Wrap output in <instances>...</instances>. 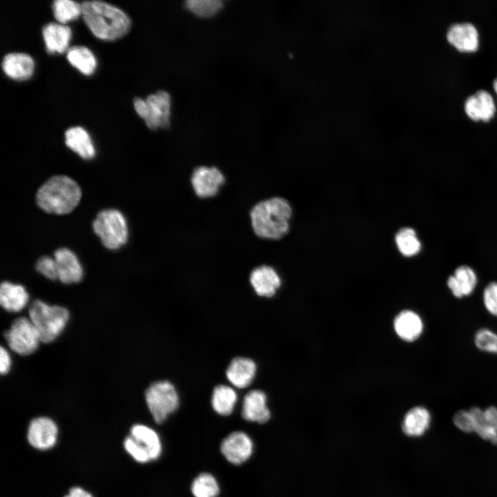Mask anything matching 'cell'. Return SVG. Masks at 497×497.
<instances>
[{
	"mask_svg": "<svg viewBox=\"0 0 497 497\" xmlns=\"http://www.w3.org/2000/svg\"><path fill=\"white\" fill-rule=\"evenodd\" d=\"M65 497H92L90 494L80 487H72Z\"/></svg>",
	"mask_w": 497,
	"mask_h": 497,
	"instance_id": "39",
	"label": "cell"
},
{
	"mask_svg": "<svg viewBox=\"0 0 497 497\" xmlns=\"http://www.w3.org/2000/svg\"><path fill=\"white\" fill-rule=\"evenodd\" d=\"M134 108L137 113L152 130L166 128L170 125V97L163 90L148 95L146 99L135 97Z\"/></svg>",
	"mask_w": 497,
	"mask_h": 497,
	"instance_id": "6",
	"label": "cell"
},
{
	"mask_svg": "<svg viewBox=\"0 0 497 497\" xmlns=\"http://www.w3.org/2000/svg\"><path fill=\"white\" fill-rule=\"evenodd\" d=\"M242 416L249 422L265 423L271 418L266 405V396L260 390H251L244 398Z\"/></svg>",
	"mask_w": 497,
	"mask_h": 497,
	"instance_id": "15",
	"label": "cell"
},
{
	"mask_svg": "<svg viewBox=\"0 0 497 497\" xmlns=\"http://www.w3.org/2000/svg\"><path fill=\"white\" fill-rule=\"evenodd\" d=\"M431 422L429 411L425 407L416 406L405 414L401 429L403 433L408 437H420L429 429Z\"/></svg>",
	"mask_w": 497,
	"mask_h": 497,
	"instance_id": "19",
	"label": "cell"
},
{
	"mask_svg": "<svg viewBox=\"0 0 497 497\" xmlns=\"http://www.w3.org/2000/svg\"><path fill=\"white\" fill-rule=\"evenodd\" d=\"M68 62L85 75H91L97 67V60L90 49L82 46L68 48L66 55Z\"/></svg>",
	"mask_w": 497,
	"mask_h": 497,
	"instance_id": "27",
	"label": "cell"
},
{
	"mask_svg": "<svg viewBox=\"0 0 497 497\" xmlns=\"http://www.w3.org/2000/svg\"><path fill=\"white\" fill-rule=\"evenodd\" d=\"M393 328L400 339L407 342H411L421 335L424 324L418 313L407 309L402 311L396 316L393 320Z\"/></svg>",
	"mask_w": 497,
	"mask_h": 497,
	"instance_id": "18",
	"label": "cell"
},
{
	"mask_svg": "<svg viewBox=\"0 0 497 497\" xmlns=\"http://www.w3.org/2000/svg\"><path fill=\"white\" fill-rule=\"evenodd\" d=\"M256 371L253 360L248 358L237 357L233 359L226 369V377L235 387L243 389L252 382Z\"/></svg>",
	"mask_w": 497,
	"mask_h": 497,
	"instance_id": "22",
	"label": "cell"
},
{
	"mask_svg": "<svg viewBox=\"0 0 497 497\" xmlns=\"http://www.w3.org/2000/svg\"><path fill=\"white\" fill-rule=\"evenodd\" d=\"M292 208L282 197H273L259 202L250 211L252 229L259 237L277 240L289 231Z\"/></svg>",
	"mask_w": 497,
	"mask_h": 497,
	"instance_id": "2",
	"label": "cell"
},
{
	"mask_svg": "<svg viewBox=\"0 0 497 497\" xmlns=\"http://www.w3.org/2000/svg\"><path fill=\"white\" fill-rule=\"evenodd\" d=\"M54 17L60 23L77 19L82 13L81 5L70 0H56L52 3Z\"/></svg>",
	"mask_w": 497,
	"mask_h": 497,
	"instance_id": "31",
	"label": "cell"
},
{
	"mask_svg": "<svg viewBox=\"0 0 497 497\" xmlns=\"http://www.w3.org/2000/svg\"><path fill=\"white\" fill-rule=\"evenodd\" d=\"M92 228L104 246L109 249H117L127 242L128 231L126 221L118 210L100 211L93 221Z\"/></svg>",
	"mask_w": 497,
	"mask_h": 497,
	"instance_id": "5",
	"label": "cell"
},
{
	"mask_svg": "<svg viewBox=\"0 0 497 497\" xmlns=\"http://www.w3.org/2000/svg\"><path fill=\"white\" fill-rule=\"evenodd\" d=\"M29 317L41 342L48 343L61 333L68 321L69 312L61 306H51L35 300L29 307Z\"/></svg>",
	"mask_w": 497,
	"mask_h": 497,
	"instance_id": "4",
	"label": "cell"
},
{
	"mask_svg": "<svg viewBox=\"0 0 497 497\" xmlns=\"http://www.w3.org/2000/svg\"><path fill=\"white\" fill-rule=\"evenodd\" d=\"M130 436L148 451L151 460L159 458L162 445L159 436L153 429L146 425H135L131 428Z\"/></svg>",
	"mask_w": 497,
	"mask_h": 497,
	"instance_id": "26",
	"label": "cell"
},
{
	"mask_svg": "<svg viewBox=\"0 0 497 497\" xmlns=\"http://www.w3.org/2000/svg\"><path fill=\"white\" fill-rule=\"evenodd\" d=\"M10 356L3 347L0 349V371L2 375L6 374L10 369Z\"/></svg>",
	"mask_w": 497,
	"mask_h": 497,
	"instance_id": "38",
	"label": "cell"
},
{
	"mask_svg": "<svg viewBox=\"0 0 497 497\" xmlns=\"http://www.w3.org/2000/svg\"><path fill=\"white\" fill-rule=\"evenodd\" d=\"M237 400L236 392L231 387L220 384L213 391L211 404L214 411L220 415H230Z\"/></svg>",
	"mask_w": 497,
	"mask_h": 497,
	"instance_id": "28",
	"label": "cell"
},
{
	"mask_svg": "<svg viewBox=\"0 0 497 497\" xmlns=\"http://www.w3.org/2000/svg\"><path fill=\"white\" fill-rule=\"evenodd\" d=\"M191 492L195 497H217L220 493V487L213 475L202 473L193 481Z\"/></svg>",
	"mask_w": 497,
	"mask_h": 497,
	"instance_id": "30",
	"label": "cell"
},
{
	"mask_svg": "<svg viewBox=\"0 0 497 497\" xmlns=\"http://www.w3.org/2000/svg\"><path fill=\"white\" fill-rule=\"evenodd\" d=\"M81 5L84 22L96 37L115 41L130 30L131 20L119 8L100 1H84Z\"/></svg>",
	"mask_w": 497,
	"mask_h": 497,
	"instance_id": "1",
	"label": "cell"
},
{
	"mask_svg": "<svg viewBox=\"0 0 497 497\" xmlns=\"http://www.w3.org/2000/svg\"><path fill=\"white\" fill-rule=\"evenodd\" d=\"M220 449L228 462L234 465H240L251 457L253 454V444L246 433L242 431H235L222 440Z\"/></svg>",
	"mask_w": 497,
	"mask_h": 497,
	"instance_id": "10",
	"label": "cell"
},
{
	"mask_svg": "<svg viewBox=\"0 0 497 497\" xmlns=\"http://www.w3.org/2000/svg\"><path fill=\"white\" fill-rule=\"evenodd\" d=\"M465 110L473 120H489L496 110L491 95L485 90H478L465 101Z\"/></svg>",
	"mask_w": 497,
	"mask_h": 497,
	"instance_id": "21",
	"label": "cell"
},
{
	"mask_svg": "<svg viewBox=\"0 0 497 497\" xmlns=\"http://www.w3.org/2000/svg\"><path fill=\"white\" fill-rule=\"evenodd\" d=\"M448 41L458 50L475 51L478 46V34L475 26L469 22L454 23L447 32Z\"/></svg>",
	"mask_w": 497,
	"mask_h": 497,
	"instance_id": "16",
	"label": "cell"
},
{
	"mask_svg": "<svg viewBox=\"0 0 497 497\" xmlns=\"http://www.w3.org/2000/svg\"><path fill=\"white\" fill-rule=\"evenodd\" d=\"M186 6L195 15L209 17L221 10L223 3L220 0H188L186 1Z\"/></svg>",
	"mask_w": 497,
	"mask_h": 497,
	"instance_id": "32",
	"label": "cell"
},
{
	"mask_svg": "<svg viewBox=\"0 0 497 497\" xmlns=\"http://www.w3.org/2000/svg\"><path fill=\"white\" fill-rule=\"evenodd\" d=\"M65 143L83 159H90L95 155V149L90 135L80 126L71 127L66 131Z\"/></svg>",
	"mask_w": 497,
	"mask_h": 497,
	"instance_id": "25",
	"label": "cell"
},
{
	"mask_svg": "<svg viewBox=\"0 0 497 497\" xmlns=\"http://www.w3.org/2000/svg\"><path fill=\"white\" fill-rule=\"evenodd\" d=\"M451 292L457 298L471 295L477 284L474 271L467 265L458 267L447 282Z\"/></svg>",
	"mask_w": 497,
	"mask_h": 497,
	"instance_id": "23",
	"label": "cell"
},
{
	"mask_svg": "<svg viewBox=\"0 0 497 497\" xmlns=\"http://www.w3.org/2000/svg\"><path fill=\"white\" fill-rule=\"evenodd\" d=\"M57 436V427L48 418H37L29 425L28 439L37 449L44 450L52 447L56 442Z\"/></svg>",
	"mask_w": 497,
	"mask_h": 497,
	"instance_id": "11",
	"label": "cell"
},
{
	"mask_svg": "<svg viewBox=\"0 0 497 497\" xmlns=\"http://www.w3.org/2000/svg\"><path fill=\"white\" fill-rule=\"evenodd\" d=\"M42 35L48 53L61 54L68 50L72 36V31L68 26L48 23L43 27Z\"/></svg>",
	"mask_w": 497,
	"mask_h": 497,
	"instance_id": "20",
	"label": "cell"
},
{
	"mask_svg": "<svg viewBox=\"0 0 497 497\" xmlns=\"http://www.w3.org/2000/svg\"><path fill=\"white\" fill-rule=\"evenodd\" d=\"M124 447L137 462L144 463L151 460L148 451L130 436L124 440Z\"/></svg>",
	"mask_w": 497,
	"mask_h": 497,
	"instance_id": "35",
	"label": "cell"
},
{
	"mask_svg": "<svg viewBox=\"0 0 497 497\" xmlns=\"http://www.w3.org/2000/svg\"><path fill=\"white\" fill-rule=\"evenodd\" d=\"M1 67L8 77L15 81H22L29 79L32 76L35 62L28 54L12 52L3 57Z\"/></svg>",
	"mask_w": 497,
	"mask_h": 497,
	"instance_id": "13",
	"label": "cell"
},
{
	"mask_svg": "<svg viewBox=\"0 0 497 497\" xmlns=\"http://www.w3.org/2000/svg\"><path fill=\"white\" fill-rule=\"evenodd\" d=\"M469 410L474 418V432L483 440L497 445V407L490 406L483 410L473 407Z\"/></svg>",
	"mask_w": 497,
	"mask_h": 497,
	"instance_id": "17",
	"label": "cell"
},
{
	"mask_svg": "<svg viewBox=\"0 0 497 497\" xmlns=\"http://www.w3.org/2000/svg\"><path fill=\"white\" fill-rule=\"evenodd\" d=\"M483 298L487 311L497 317V282H491L485 286Z\"/></svg>",
	"mask_w": 497,
	"mask_h": 497,
	"instance_id": "37",
	"label": "cell"
},
{
	"mask_svg": "<svg viewBox=\"0 0 497 497\" xmlns=\"http://www.w3.org/2000/svg\"><path fill=\"white\" fill-rule=\"evenodd\" d=\"M249 281L258 295L267 298L273 296L281 285L279 275L268 265L255 268L250 273Z\"/></svg>",
	"mask_w": 497,
	"mask_h": 497,
	"instance_id": "14",
	"label": "cell"
},
{
	"mask_svg": "<svg viewBox=\"0 0 497 497\" xmlns=\"http://www.w3.org/2000/svg\"><path fill=\"white\" fill-rule=\"evenodd\" d=\"M453 422L458 429L465 433L475 431L474 418L469 409H460L455 413Z\"/></svg>",
	"mask_w": 497,
	"mask_h": 497,
	"instance_id": "34",
	"label": "cell"
},
{
	"mask_svg": "<svg viewBox=\"0 0 497 497\" xmlns=\"http://www.w3.org/2000/svg\"><path fill=\"white\" fill-rule=\"evenodd\" d=\"M474 343L483 351L497 354V333L490 329L478 330L474 335Z\"/></svg>",
	"mask_w": 497,
	"mask_h": 497,
	"instance_id": "33",
	"label": "cell"
},
{
	"mask_svg": "<svg viewBox=\"0 0 497 497\" xmlns=\"http://www.w3.org/2000/svg\"><path fill=\"white\" fill-rule=\"evenodd\" d=\"M9 347L21 355L32 353L41 342L39 333L30 318L19 317L4 333Z\"/></svg>",
	"mask_w": 497,
	"mask_h": 497,
	"instance_id": "8",
	"label": "cell"
},
{
	"mask_svg": "<svg viewBox=\"0 0 497 497\" xmlns=\"http://www.w3.org/2000/svg\"><path fill=\"white\" fill-rule=\"evenodd\" d=\"M146 402L157 423H162L179 406V396L168 381L153 382L146 391Z\"/></svg>",
	"mask_w": 497,
	"mask_h": 497,
	"instance_id": "7",
	"label": "cell"
},
{
	"mask_svg": "<svg viewBox=\"0 0 497 497\" xmlns=\"http://www.w3.org/2000/svg\"><path fill=\"white\" fill-rule=\"evenodd\" d=\"M28 293L20 284L3 282L0 287V304L9 312L21 311L28 302Z\"/></svg>",
	"mask_w": 497,
	"mask_h": 497,
	"instance_id": "24",
	"label": "cell"
},
{
	"mask_svg": "<svg viewBox=\"0 0 497 497\" xmlns=\"http://www.w3.org/2000/svg\"><path fill=\"white\" fill-rule=\"evenodd\" d=\"M493 86L496 92L497 93V77L494 80Z\"/></svg>",
	"mask_w": 497,
	"mask_h": 497,
	"instance_id": "40",
	"label": "cell"
},
{
	"mask_svg": "<svg viewBox=\"0 0 497 497\" xmlns=\"http://www.w3.org/2000/svg\"><path fill=\"white\" fill-rule=\"evenodd\" d=\"M81 197V188L75 180L68 176L57 175L39 188L36 202L47 213L64 215L77 206Z\"/></svg>",
	"mask_w": 497,
	"mask_h": 497,
	"instance_id": "3",
	"label": "cell"
},
{
	"mask_svg": "<svg viewBox=\"0 0 497 497\" xmlns=\"http://www.w3.org/2000/svg\"><path fill=\"white\" fill-rule=\"evenodd\" d=\"M225 182V176L215 166H197L191 176V184L195 195L202 199L217 195Z\"/></svg>",
	"mask_w": 497,
	"mask_h": 497,
	"instance_id": "9",
	"label": "cell"
},
{
	"mask_svg": "<svg viewBox=\"0 0 497 497\" xmlns=\"http://www.w3.org/2000/svg\"><path fill=\"white\" fill-rule=\"evenodd\" d=\"M36 270L48 279H58L57 266L55 260L49 256H42L35 265Z\"/></svg>",
	"mask_w": 497,
	"mask_h": 497,
	"instance_id": "36",
	"label": "cell"
},
{
	"mask_svg": "<svg viewBox=\"0 0 497 497\" xmlns=\"http://www.w3.org/2000/svg\"><path fill=\"white\" fill-rule=\"evenodd\" d=\"M396 244L402 255L411 257L418 253L421 243L418 239L416 231L409 227L402 228L395 236Z\"/></svg>",
	"mask_w": 497,
	"mask_h": 497,
	"instance_id": "29",
	"label": "cell"
},
{
	"mask_svg": "<svg viewBox=\"0 0 497 497\" xmlns=\"http://www.w3.org/2000/svg\"><path fill=\"white\" fill-rule=\"evenodd\" d=\"M57 266L58 279L64 284L79 282L83 269L76 255L67 248L57 249L54 254Z\"/></svg>",
	"mask_w": 497,
	"mask_h": 497,
	"instance_id": "12",
	"label": "cell"
}]
</instances>
